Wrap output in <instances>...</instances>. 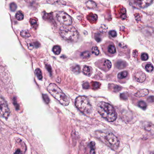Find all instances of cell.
Segmentation results:
<instances>
[{
  "label": "cell",
  "instance_id": "cell-8",
  "mask_svg": "<svg viewBox=\"0 0 154 154\" xmlns=\"http://www.w3.org/2000/svg\"><path fill=\"white\" fill-rule=\"evenodd\" d=\"M153 0H131L132 5L137 8H145L152 4Z\"/></svg>",
  "mask_w": 154,
  "mask_h": 154
},
{
  "label": "cell",
  "instance_id": "cell-29",
  "mask_svg": "<svg viewBox=\"0 0 154 154\" xmlns=\"http://www.w3.org/2000/svg\"><path fill=\"white\" fill-rule=\"evenodd\" d=\"M72 70L73 72H74L75 74H79L80 72V67L79 66H73L72 68Z\"/></svg>",
  "mask_w": 154,
  "mask_h": 154
},
{
  "label": "cell",
  "instance_id": "cell-4",
  "mask_svg": "<svg viewBox=\"0 0 154 154\" xmlns=\"http://www.w3.org/2000/svg\"><path fill=\"white\" fill-rule=\"evenodd\" d=\"M75 104L77 108L86 115L91 114L92 107L88 99L84 96H79L75 100Z\"/></svg>",
  "mask_w": 154,
  "mask_h": 154
},
{
  "label": "cell",
  "instance_id": "cell-3",
  "mask_svg": "<svg viewBox=\"0 0 154 154\" xmlns=\"http://www.w3.org/2000/svg\"><path fill=\"white\" fill-rule=\"evenodd\" d=\"M59 32L61 37L66 40L76 42L79 39V32L73 26H62L60 29Z\"/></svg>",
  "mask_w": 154,
  "mask_h": 154
},
{
  "label": "cell",
  "instance_id": "cell-5",
  "mask_svg": "<svg viewBox=\"0 0 154 154\" xmlns=\"http://www.w3.org/2000/svg\"><path fill=\"white\" fill-rule=\"evenodd\" d=\"M103 141H105L106 143L113 150H116L119 146V141L118 138L112 133L104 134Z\"/></svg>",
  "mask_w": 154,
  "mask_h": 154
},
{
  "label": "cell",
  "instance_id": "cell-34",
  "mask_svg": "<svg viewBox=\"0 0 154 154\" xmlns=\"http://www.w3.org/2000/svg\"><path fill=\"white\" fill-rule=\"evenodd\" d=\"M95 38L97 42H100L101 40V37L99 33H96L95 35Z\"/></svg>",
  "mask_w": 154,
  "mask_h": 154
},
{
  "label": "cell",
  "instance_id": "cell-14",
  "mask_svg": "<svg viewBox=\"0 0 154 154\" xmlns=\"http://www.w3.org/2000/svg\"><path fill=\"white\" fill-rule=\"evenodd\" d=\"M127 64L125 61H122V60H119L118 61L116 64L117 68L118 69H124L126 67Z\"/></svg>",
  "mask_w": 154,
  "mask_h": 154
},
{
  "label": "cell",
  "instance_id": "cell-22",
  "mask_svg": "<svg viewBox=\"0 0 154 154\" xmlns=\"http://www.w3.org/2000/svg\"><path fill=\"white\" fill-rule=\"evenodd\" d=\"M104 66L107 69H109L111 68L112 64H111V62L109 60H106L104 61Z\"/></svg>",
  "mask_w": 154,
  "mask_h": 154
},
{
  "label": "cell",
  "instance_id": "cell-33",
  "mask_svg": "<svg viewBox=\"0 0 154 154\" xmlns=\"http://www.w3.org/2000/svg\"><path fill=\"white\" fill-rule=\"evenodd\" d=\"M149 58L148 55L146 53H144L141 56V59L143 60H146Z\"/></svg>",
  "mask_w": 154,
  "mask_h": 154
},
{
  "label": "cell",
  "instance_id": "cell-18",
  "mask_svg": "<svg viewBox=\"0 0 154 154\" xmlns=\"http://www.w3.org/2000/svg\"><path fill=\"white\" fill-rule=\"evenodd\" d=\"M52 51H53V52L56 55H59L60 53V52H61V48L59 46H55L53 47Z\"/></svg>",
  "mask_w": 154,
  "mask_h": 154
},
{
  "label": "cell",
  "instance_id": "cell-21",
  "mask_svg": "<svg viewBox=\"0 0 154 154\" xmlns=\"http://www.w3.org/2000/svg\"><path fill=\"white\" fill-rule=\"evenodd\" d=\"M16 18L18 20H22L24 19V15L21 12L19 11L16 14Z\"/></svg>",
  "mask_w": 154,
  "mask_h": 154
},
{
  "label": "cell",
  "instance_id": "cell-16",
  "mask_svg": "<svg viewBox=\"0 0 154 154\" xmlns=\"http://www.w3.org/2000/svg\"><path fill=\"white\" fill-rule=\"evenodd\" d=\"M30 23L33 29H37V28H38V20H37V19H35V18L31 19L30 20Z\"/></svg>",
  "mask_w": 154,
  "mask_h": 154
},
{
  "label": "cell",
  "instance_id": "cell-30",
  "mask_svg": "<svg viewBox=\"0 0 154 154\" xmlns=\"http://www.w3.org/2000/svg\"><path fill=\"white\" fill-rule=\"evenodd\" d=\"M36 73L38 79L42 80V75L40 69H36Z\"/></svg>",
  "mask_w": 154,
  "mask_h": 154
},
{
  "label": "cell",
  "instance_id": "cell-9",
  "mask_svg": "<svg viewBox=\"0 0 154 154\" xmlns=\"http://www.w3.org/2000/svg\"><path fill=\"white\" fill-rule=\"evenodd\" d=\"M134 78L138 82H143L145 81L146 76L145 73L142 71H138L135 74Z\"/></svg>",
  "mask_w": 154,
  "mask_h": 154
},
{
  "label": "cell",
  "instance_id": "cell-19",
  "mask_svg": "<svg viewBox=\"0 0 154 154\" xmlns=\"http://www.w3.org/2000/svg\"><path fill=\"white\" fill-rule=\"evenodd\" d=\"M86 4H87L88 7L89 8H91V9H93V8H95L97 6V4H96V3L92 1H88Z\"/></svg>",
  "mask_w": 154,
  "mask_h": 154
},
{
  "label": "cell",
  "instance_id": "cell-17",
  "mask_svg": "<svg viewBox=\"0 0 154 154\" xmlns=\"http://www.w3.org/2000/svg\"><path fill=\"white\" fill-rule=\"evenodd\" d=\"M109 88L112 89V90L114 91H119L121 90V88L118 85H115V84H110L109 85Z\"/></svg>",
  "mask_w": 154,
  "mask_h": 154
},
{
  "label": "cell",
  "instance_id": "cell-27",
  "mask_svg": "<svg viewBox=\"0 0 154 154\" xmlns=\"http://www.w3.org/2000/svg\"><path fill=\"white\" fill-rule=\"evenodd\" d=\"M108 51L111 54H115L116 52V48L115 46L113 45H109L108 48Z\"/></svg>",
  "mask_w": 154,
  "mask_h": 154
},
{
  "label": "cell",
  "instance_id": "cell-41",
  "mask_svg": "<svg viewBox=\"0 0 154 154\" xmlns=\"http://www.w3.org/2000/svg\"><path fill=\"white\" fill-rule=\"evenodd\" d=\"M148 101L150 102H152L154 101V97H150L148 98Z\"/></svg>",
  "mask_w": 154,
  "mask_h": 154
},
{
  "label": "cell",
  "instance_id": "cell-13",
  "mask_svg": "<svg viewBox=\"0 0 154 154\" xmlns=\"http://www.w3.org/2000/svg\"><path fill=\"white\" fill-rule=\"evenodd\" d=\"M83 74L88 76H90L91 74V68L88 66H85L83 68Z\"/></svg>",
  "mask_w": 154,
  "mask_h": 154
},
{
  "label": "cell",
  "instance_id": "cell-25",
  "mask_svg": "<svg viewBox=\"0 0 154 154\" xmlns=\"http://www.w3.org/2000/svg\"><path fill=\"white\" fill-rule=\"evenodd\" d=\"M138 105L141 108L143 109H146V107H147V105H146V103L144 102V101H143V100L139 101Z\"/></svg>",
  "mask_w": 154,
  "mask_h": 154
},
{
  "label": "cell",
  "instance_id": "cell-20",
  "mask_svg": "<svg viewBox=\"0 0 154 154\" xmlns=\"http://www.w3.org/2000/svg\"><path fill=\"white\" fill-rule=\"evenodd\" d=\"M128 75V72L127 71H122L119 73L118 77L119 79H123L126 78Z\"/></svg>",
  "mask_w": 154,
  "mask_h": 154
},
{
  "label": "cell",
  "instance_id": "cell-11",
  "mask_svg": "<svg viewBox=\"0 0 154 154\" xmlns=\"http://www.w3.org/2000/svg\"><path fill=\"white\" fill-rule=\"evenodd\" d=\"M149 94V91L146 89H143L139 91L137 93H136L135 96L137 97H143L147 96Z\"/></svg>",
  "mask_w": 154,
  "mask_h": 154
},
{
  "label": "cell",
  "instance_id": "cell-28",
  "mask_svg": "<svg viewBox=\"0 0 154 154\" xmlns=\"http://www.w3.org/2000/svg\"><path fill=\"white\" fill-rule=\"evenodd\" d=\"M91 51H92V53L93 54L96 55V56H98L99 54V50L98 49V48L97 47H92V49H91Z\"/></svg>",
  "mask_w": 154,
  "mask_h": 154
},
{
  "label": "cell",
  "instance_id": "cell-37",
  "mask_svg": "<svg viewBox=\"0 0 154 154\" xmlns=\"http://www.w3.org/2000/svg\"><path fill=\"white\" fill-rule=\"evenodd\" d=\"M107 28L105 25H102L100 28V31L102 32H106Z\"/></svg>",
  "mask_w": 154,
  "mask_h": 154
},
{
  "label": "cell",
  "instance_id": "cell-38",
  "mask_svg": "<svg viewBox=\"0 0 154 154\" xmlns=\"http://www.w3.org/2000/svg\"><path fill=\"white\" fill-rule=\"evenodd\" d=\"M109 35L113 38H115V37L117 36V33L116 31L114 30L110 31L109 32Z\"/></svg>",
  "mask_w": 154,
  "mask_h": 154
},
{
  "label": "cell",
  "instance_id": "cell-31",
  "mask_svg": "<svg viewBox=\"0 0 154 154\" xmlns=\"http://www.w3.org/2000/svg\"><path fill=\"white\" fill-rule=\"evenodd\" d=\"M10 9L12 11H15L17 9V5L15 3H11L10 4Z\"/></svg>",
  "mask_w": 154,
  "mask_h": 154
},
{
  "label": "cell",
  "instance_id": "cell-12",
  "mask_svg": "<svg viewBox=\"0 0 154 154\" xmlns=\"http://www.w3.org/2000/svg\"><path fill=\"white\" fill-rule=\"evenodd\" d=\"M89 151L88 154H96V146L95 143L93 142H91L89 144Z\"/></svg>",
  "mask_w": 154,
  "mask_h": 154
},
{
  "label": "cell",
  "instance_id": "cell-24",
  "mask_svg": "<svg viewBox=\"0 0 154 154\" xmlns=\"http://www.w3.org/2000/svg\"><path fill=\"white\" fill-rule=\"evenodd\" d=\"M20 35L24 38H28L30 37V34H29V32L27 30H23L21 31Z\"/></svg>",
  "mask_w": 154,
  "mask_h": 154
},
{
  "label": "cell",
  "instance_id": "cell-26",
  "mask_svg": "<svg viewBox=\"0 0 154 154\" xmlns=\"http://www.w3.org/2000/svg\"><path fill=\"white\" fill-rule=\"evenodd\" d=\"M146 70L148 72H151L153 70L154 67L151 64H147L146 66Z\"/></svg>",
  "mask_w": 154,
  "mask_h": 154
},
{
  "label": "cell",
  "instance_id": "cell-40",
  "mask_svg": "<svg viewBox=\"0 0 154 154\" xmlns=\"http://www.w3.org/2000/svg\"><path fill=\"white\" fill-rule=\"evenodd\" d=\"M82 87H83V88L88 89L90 87L89 84L88 82H85L82 85Z\"/></svg>",
  "mask_w": 154,
  "mask_h": 154
},
{
  "label": "cell",
  "instance_id": "cell-23",
  "mask_svg": "<svg viewBox=\"0 0 154 154\" xmlns=\"http://www.w3.org/2000/svg\"><path fill=\"white\" fill-rule=\"evenodd\" d=\"M81 56L83 59H88L90 57V53L89 51H85L81 53Z\"/></svg>",
  "mask_w": 154,
  "mask_h": 154
},
{
  "label": "cell",
  "instance_id": "cell-35",
  "mask_svg": "<svg viewBox=\"0 0 154 154\" xmlns=\"http://www.w3.org/2000/svg\"><path fill=\"white\" fill-rule=\"evenodd\" d=\"M42 97H43V99H44V101H45L46 103H49V97H48V96L47 94H43V95H42Z\"/></svg>",
  "mask_w": 154,
  "mask_h": 154
},
{
  "label": "cell",
  "instance_id": "cell-32",
  "mask_svg": "<svg viewBox=\"0 0 154 154\" xmlns=\"http://www.w3.org/2000/svg\"><path fill=\"white\" fill-rule=\"evenodd\" d=\"M100 83H99L98 82H93L92 83V88L94 89H97L99 88L100 87Z\"/></svg>",
  "mask_w": 154,
  "mask_h": 154
},
{
  "label": "cell",
  "instance_id": "cell-7",
  "mask_svg": "<svg viewBox=\"0 0 154 154\" xmlns=\"http://www.w3.org/2000/svg\"><path fill=\"white\" fill-rule=\"evenodd\" d=\"M57 18L58 21L64 25L68 26L72 24V21L71 17L64 12L60 11L58 13Z\"/></svg>",
  "mask_w": 154,
  "mask_h": 154
},
{
  "label": "cell",
  "instance_id": "cell-6",
  "mask_svg": "<svg viewBox=\"0 0 154 154\" xmlns=\"http://www.w3.org/2000/svg\"><path fill=\"white\" fill-rule=\"evenodd\" d=\"M10 110L5 100L0 97V117L7 119L10 116Z\"/></svg>",
  "mask_w": 154,
  "mask_h": 154
},
{
  "label": "cell",
  "instance_id": "cell-2",
  "mask_svg": "<svg viewBox=\"0 0 154 154\" xmlns=\"http://www.w3.org/2000/svg\"><path fill=\"white\" fill-rule=\"evenodd\" d=\"M49 93L61 105L67 106L69 105L70 100L67 96L55 83H51L48 88Z\"/></svg>",
  "mask_w": 154,
  "mask_h": 154
},
{
  "label": "cell",
  "instance_id": "cell-42",
  "mask_svg": "<svg viewBox=\"0 0 154 154\" xmlns=\"http://www.w3.org/2000/svg\"><path fill=\"white\" fill-rule=\"evenodd\" d=\"M152 154H154V152H153V153Z\"/></svg>",
  "mask_w": 154,
  "mask_h": 154
},
{
  "label": "cell",
  "instance_id": "cell-36",
  "mask_svg": "<svg viewBox=\"0 0 154 154\" xmlns=\"http://www.w3.org/2000/svg\"><path fill=\"white\" fill-rule=\"evenodd\" d=\"M45 66H46V69L48 70V72L50 73L51 75V74H52V69H51L50 65H48V64H46Z\"/></svg>",
  "mask_w": 154,
  "mask_h": 154
},
{
  "label": "cell",
  "instance_id": "cell-10",
  "mask_svg": "<svg viewBox=\"0 0 154 154\" xmlns=\"http://www.w3.org/2000/svg\"><path fill=\"white\" fill-rule=\"evenodd\" d=\"M145 130L151 134H154V125L149 122H145L143 124Z\"/></svg>",
  "mask_w": 154,
  "mask_h": 154
},
{
  "label": "cell",
  "instance_id": "cell-15",
  "mask_svg": "<svg viewBox=\"0 0 154 154\" xmlns=\"http://www.w3.org/2000/svg\"><path fill=\"white\" fill-rule=\"evenodd\" d=\"M88 20L90 22H95L97 21V14H91L88 15Z\"/></svg>",
  "mask_w": 154,
  "mask_h": 154
},
{
  "label": "cell",
  "instance_id": "cell-1",
  "mask_svg": "<svg viewBox=\"0 0 154 154\" xmlns=\"http://www.w3.org/2000/svg\"><path fill=\"white\" fill-rule=\"evenodd\" d=\"M97 110L100 115L109 122H113L117 118V114L114 108L109 103L100 102L97 106Z\"/></svg>",
  "mask_w": 154,
  "mask_h": 154
},
{
  "label": "cell",
  "instance_id": "cell-39",
  "mask_svg": "<svg viewBox=\"0 0 154 154\" xmlns=\"http://www.w3.org/2000/svg\"><path fill=\"white\" fill-rule=\"evenodd\" d=\"M120 98L122 99L125 100L127 99L128 97L127 96L125 93H122V94L120 95Z\"/></svg>",
  "mask_w": 154,
  "mask_h": 154
}]
</instances>
